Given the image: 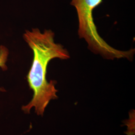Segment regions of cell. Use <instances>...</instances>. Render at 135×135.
<instances>
[{
  "label": "cell",
  "instance_id": "3957f363",
  "mask_svg": "<svg viewBox=\"0 0 135 135\" xmlns=\"http://www.w3.org/2000/svg\"><path fill=\"white\" fill-rule=\"evenodd\" d=\"M9 56V50L7 47L4 46H0V68L3 71H6L8 68L6 66V63L8 60V57ZM5 89L3 88H0V91L4 92Z\"/></svg>",
  "mask_w": 135,
  "mask_h": 135
},
{
  "label": "cell",
  "instance_id": "7a4b0ae2",
  "mask_svg": "<svg viewBox=\"0 0 135 135\" xmlns=\"http://www.w3.org/2000/svg\"><path fill=\"white\" fill-rule=\"evenodd\" d=\"M103 0H71V5L77 11L79 22L78 35L86 41L88 48L93 53L100 55L109 60L127 59L131 61L135 49L121 51L112 47L98 33L93 19V11L102 3Z\"/></svg>",
  "mask_w": 135,
  "mask_h": 135
},
{
  "label": "cell",
  "instance_id": "6da1fadb",
  "mask_svg": "<svg viewBox=\"0 0 135 135\" xmlns=\"http://www.w3.org/2000/svg\"><path fill=\"white\" fill-rule=\"evenodd\" d=\"M54 37L55 34L52 30H45L42 33L38 28L26 30L23 35L24 39L33 51L34 56L27 76L33 96L27 105L22 108L25 113H30L34 107L37 115L43 116L50 102L58 98V90L55 88L57 82L47 81V67L52 60H67L70 56L63 45L55 43Z\"/></svg>",
  "mask_w": 135,
  "mask_h": 135
}]
</instances>
